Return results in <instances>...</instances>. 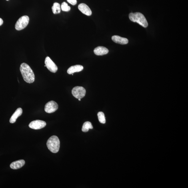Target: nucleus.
Here are the masks:
<instances>
[{
  "label": "nucleus",
  "instance_id": "obj_6",
  "mask_svg": "<svg viewBox=\"0 0 188 188\" xmlns=\"http://www.w3.org/2000/svg\"><path fill=\"white\" fill-rule=\"evenodd\" d=\"M45 63L48 69L52 73H55L58 71L57 66L49 57L46 58Z\"/></svg>",
  "mask_w": 188,
  "mask_h": 188
},
{
  "label": "nucleus",
  "instance_id": "obj_1",
  "mask_svg": "<svg viewBox=\"0 0 188 188\" xmlns=\"http://www.w3.org/2000/svg\"><path fill=\"white\" fill-rule=\"evenodd\" d=\"M20 71L24 81L27 83H31L35 81V77L33 70L27 64L23 63L20 67Z\"/></svg>",
  "mask_w": 188,
  "mask_h": 188
},
{
  "label": "nucleus",
  "instance_id": "obj_19",
  "mask_svg": "<svg viewBox=\"0 0 188 188\" xmlns=\"http://www.w3.org/2000/svg\"><path fill=\"white\" fill-rule=\"evenodd\" d=\"M67 1L72 5H75L77 4V0H67Z\"/></svg>",
  "mask_w": 188,
  "mask_h": 188
},
{
  "label": "nucleus",
  "instance_id": "obj_7",
  "mask_svg": "<svg viewBox=\"0 0 188 188\" xmlns=\"http://www.w3.org/2000/svg\"><path fill=\"white\" fill-rule=\"evenodd\" d=\"M58 108V105L57 103L53 101H51L46 104L44 110L46 112L51 113L56 111Z\"/></svg>",
  "mask_w": 188,
  "mask_h": 188
},
{
  "label": "nucleus",
  "instance_id": "obj_22",
  "mask_svg": "<svg viewBox=\"0 0 188 188\" xmlns=\"http://www.w3.org/2000/svg\"><path fill=\"white\" fill-rule=\"evenodd\" d=\"M6 1H9V0H6Z\"/></svg>",
  "mask_w": 188,
  "mask_h": 188
},
{
  "label": "nucleus",
  "instance_id": "obj_4",
  "mask_svg": "<svg viewBox=\"0 0 188 188\" xmlns=\"http://www.w3.org/2000/svg\"><path fill=\"white\" fill-rule=\"evenodd\" d=\"M29 18L27 15L22 16L18 20L15 25V28L17 31H21L25 29L28 24Z\"/></svg>",
  "mask_w": 188,
  "mask_h": 188
},
{
  "label": "nucleus",
  "instance_id": "obj_5",
  "mask_svg": "<svg viewBox=\"0 0 188 188\" xmlns=\"http://www.w3.org/2000/svg\"><path fill=\"white\" fill-rule=\"evenodd\" d=\"M73 95L76 98L81 99L85 96L86 94V90L82 87L77 86L74 87L71 91Z\"/></svg>",
  "mask_w": 188,
  "mask_h": 188
},
{
  "label": "nucleus",
  "instance_id": "obj_18",
  "mask_svg": "<svg viewBox=\"0 0 188 188\" xmlns=\"http://www.w3.org/2000/svg\"><path fill=\"white\" fill-rule=\"evenodd\" d=\"M61 8L62 11L64 12H69L71 10V7L65 2L62 3Z\"/></svg>",
  "mask_w": 188,
  "mask_h": 188
},
{
  "label": "nucleus",
  "instance_id": "obj_14",
  "mask_svg": "<svg viewBox=\"0 0 188 188\" xmlns=\"http://www.w3.org/2000/svg\"><path fill=\"white\" fill-rule=\"evenodd\" d=\"M22 113H23V109L21 108H18L10 119V123H15L17 118L20 116Z\"/></svg>",
  "mask_w": 188,
  "mask_h": 188
},
{
  "label": "nucleus",
  "instance_id": "obj_17",
  "mask_svg": "<svg viewBox=\"0 0 188 188\" xmlns=\"http://www.w3.org/2000/svg\"><path fill=\"white\" fill-rule=\"evenodd\" d=\"M98 118L100 123L105 124L106 123V119L104 114L103 112L100 111L98 113Z\"/></svg>",
  "mask_w": 188,
  "mask_h": 188
},
{
  "label": "nucleus",
  "instance_id": "obj_9",
  "mask_svg": "<svg viewBox=\"0 0 188 188\" xmlns=\"http://www.w3.org/2000/svg\"><path fill=\"white\" fill-rule=\"evenodd\" d=\"M78 9L83 14L87 16L92 15V11L89 7L85 4L81 3L78 6Z\"/></svg>",
  "mask_w": 188,
  "mask_h": 188
},
{
  "label": "nucleus",
  "instance_id": "obj_16",
  "mask_svg": "<svg viewBox=\"0 0 188 188\" xmlns=\"http://www.w3.org/2000/svg\"><path fill=\"white\" fill-rule=\"evenodd\" d=\"M52 9L53 14H55V15L60 13V5L58 3L56 2L54 3L53 6L52 7Z\"/></svg>",
  "mask_w": 188,
  "mask_h": 188
},
{
  "label": "nucleus",
  "instance_id": "obj_11",
  "mask_svg": "<svg viewBox=\"0 0 188 188\" xmlns=\"http://www.w3.org/2000/svg\"><path fill=\"white\" fill-rule=\"evenodd\" d=\"M109 50L107 48L103 47H98L94 49V52L97 55H106Z\"/></svg>",
  "mask_w": 188,
  "mask_h": 188
},
{
  "label": "nucleus",
  "instance_id": "obj_10",
  "mask_svg": "<svg viewBox=\"0 0 188 188\" xmlns=\"http://www.w3.org/2000/svg\"><path fill=\"white\" fill-rule=\"evenodd\" d=\"M111 39L114 42L122 45L127 44L129 42L128 40L126 38L122 37L117 35L113 36Z\"/></svg>",
  "mask_w": 188,
  "mask_h": 188
},
{
  "label": "nucleus",
  "instance_id": "obj_3",
  "mask_svg": "<svg viewBox=\"0 0 188 188\" xmlns=\"http://www.w3.org/2000/svg\"><path fill=\"white\" fill-rule=\"evenodd\" d=\"M48 149L52 153H56L58 152L60 147V141L56 136H52L47 142Z\"/></svg>",
  "mask_w": 188,
  "mask_h": 188
},
{
  "label": "nucleus",
  "instance_id": "obj_15",
  "mask_svg": "<svg viewBox=\"0 0 188 188\" xmlns=\"http://www.w3.org/2000/svg\"><path fill=\"white\" fill-rule=\"evenodd\" d=\"M93 126L90 122H86L83 125L82 128V131L86 133V132L88 131L90 129H93Z\"/></svg>",
  "mask_w": 188,
  "mask_h": 188
},
{
  "label": "nucleus",
  "instance_id": "obj_21",
  "mask_svg": "<svg viewBox=\"0 0 188 188\" xmlns=\"http://www.w3.org/2000/svg\"><path fill=\"white\" fill-rule=\"evenodd\" d=\"M79 101H81V99H79Z\"/></svg>",
  "mask_w": 188,
  "mask_h": 188
},
{
  "label": "nucleus",
  "instance_id": "obj_2",
  "mask_svg": "<svg viewBox=\"0 0 188 188\" xmlns=\"http://www.w3.org/2000/svg\"><path fill=\"white\" fill-rule=\"evenodd\" d=\"M129 17L132 21L137 23L142 26L146 28L148 26V23L144 16L140 12L131 13H130Z\"/></svg>",
  "mask_w": 188,
  "mask_h": 188
},
{
  "label": "nucleus",
  "instance_id": "obj_12",
  "mask_svg": "<svg viewBox=\"0 0 188 188\" xmlns=\"http://www.w3.org/2000/svg\"><path fill=\"white\" fill-rule=\"evenodd\" d=\"M83 68V66L80 65L72 66L68 69L67 72L69 74H72L74 73L82 71Z\"/></svg>",
  "mask_w": 188,
  "mask_h": 188
},
{
  "label": "nucleus",
  "instance_id": "obj_20",
  "mask_svg": "<svg viewBox=\"0 0 188 188\" xmlns=\"http://www.w3.org/2000/svg\"><path fill=\"white\" fill-rule=\"evenodd\" d=\"M3 21L2 19L1 18H0V26H1L3 25Z\"/></svg>",
  "mask_w": 188,
  "mask_h": 188
},
{
  "label": "nucleus",
  "instance_id": "obj_13",
  "mask_svg": "<svg viewBox=\"0 0 188 188\" xmlns=\"http://www.w3.org/2000/svg\"><path fill=\"white\" fill-rule=\"evenodd\" d=\"M25 162L24 160H19L13 162L11 164L10 167L12 169H19L23 167L25 165Z\"/></svg>",
  "mask_w": 188,
  "mask_h": 188
},
{
  "label": "nucleus",
  "instance_id": "obj_8",
  "mask_svg": "<svg viewBox=\"0 0 188 188\" xmlns=\"http://www.w3.org/2000/svg\"><path fill=\"white\" fill-rule=\"evenodd\" d=\"M47 123L45 121L40 120H36L31 122L29 124V126L31 129L39 130L45 127Z\"/></svg>",
  "mask_w": 188,
  "mask_h": 188
}]
</instances>
